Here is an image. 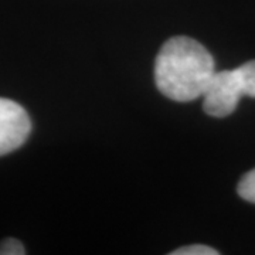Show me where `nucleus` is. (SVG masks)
<instances>
[{
	"mask_svg": "<svg viewBox=\"0 0 255 255\" xmlns=\"http://www.w3.org/2000/svg\"><path fill=\"white\" fill-rule=\"evenodd\" d=\"M26 248L16 238H6L0 243V255H24Z\"/></svg>",
	"mask_w": 255,
	"mask_h": 255,
	"instance_id": "nucleus-7",
	"label": "nucleus"
},
{
	"mask_svg": "<svg viewBox=\"0 0 255 255\" xmlns=\"http://www.w3.org/2000/svg\"><path fill=\"white\" fill-rule=\"evenodd\" d=\"M237 191L241 199L255 204V169L243 176L238 183Z\"/></svg>",
	"mask_w": 255,
	"mask_h": 255,
	"instance_id": "nucleus-5",
	"label": "nucleus"
},
{
	"mask_svg": "<svg viewBox=\"0 0 255 255\" xmlns=\"http://www.w3.org/2000/svg\"><path fill=\"white\" fill-rule=\"evenodd\" d=\"M31 121L17 102L0 98V156L18 149L27 140Z\"/></svg>",
	"mask_w": 255,
	"mask_h": 255,
	"instance_id": "nucleus-3",
	"label": "nucleus"
},
{
	"mask_svg": "<svg viewBox=\"0 0 255 255\" xmlns=\"http://www.w3.org/2000/svg\"><path fill=\"white\" fill-rule=\"evenodd\" d=\"M214 73L213 55L190 37L169 38L156 57V87L164 97L176 102L200 98Z\"/></svg>",
	"mask_w": 255,
	"mask_h": 255,
	"instance_id": "nucleus-1",
	"label": "nucleus"
},
{
	"mask_svg": "<svg viewBox=\"0 0 255 255\" xmlns=\"http://www.w3.org/2000/svg\"><path fill=\"white\" fill-rule=\"evenodd\" d=\"M243 95L236 70L216 71L201 95L203 110L210 117L224 118L236 111Z\"/></svg>",
	"mask_w": 255,
	"mask_h": 255,
	"instance_id": "nucleus-2",
	"label": "nucleus"
},
{
	"mask_svg": "<svg viewBox=\"0 0 255 255\" xmlns=\"http://www.w3.org/2000/svg\"><path fill=\"white\" fill-rule=\"evenodd\" d=\"M170 255H219V251L209 246L193 244V246L182 247L170 253Z\"/></svg>",
	"mask_w": 255,
	"mask_h": 255,
	"instance_id": "nucleus-6",
	"label": "nucleus"
},
{
	"mask_svg": "<svg viewBox=\"0 0 255 255\" xmlns=\"http://www.w3.org/2000/svg\"><path fill=\"white\" fill-rule=\"evenodd\" d=\"M236 73L241 84L243 94L255 98V60L240 65L238 68H236Z\"/></svg>",
	"mask_w": 255,
	"mask_h": 255,
	"instance_id": "nucleus-4",
	"label": "nucleus"
}]
</instances>
